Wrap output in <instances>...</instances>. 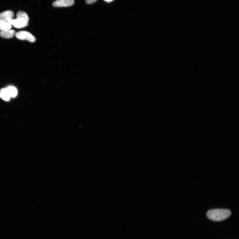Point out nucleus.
Returning a JSON list of instances; mask_svg holds the SVG:
<instances>
[{
	"mask_svg": "<svg viewBox=\"0 0 239 239\" xmlns=\"http://www.w3.org/2000/svg\"><path fill=\"white\" fill-rule=\"evenodd\" d=\"M231 212L228 209H215L209 211L207 213V216L209 219L219 222L228 219L231 216Z\"/></svg>",
	"mask_w": 239,
	"mask_h": 239,
	"instance_id": "obj_1",
	"label": "nucleus"
},
{
	"mask_svg": "<svg viewBox=\"0 0 239 239\" xmlns=\"http://www.w3.org/2000/svg\"><path fill=\"white\" fill-rule=\"evenodd\" d=\"M16 36L19 39L22 40H27L31 43L35 42L36 39L34 36L28 32L21 31L16 33Z\"/></svg>",
	"mask_w": 239,
	"mask_h": 239,
	"instance_id": "obj_2",
	"label": "nucleus"
},
{
	"mask_svg": "<svg viewBox=\"0 0 239 239\" xmlns=\"http://www.w3.org/2000/svg\"><path fill=\"white\" fill-rule=\"evenodd\" d=\"M11 25L17 28H22L27 26L28 21L22 18H17L16 19H12L8 22Z\"/></svg>",
	"mask_w": 239,
	"mask_h": 239,
	"instance_id": "obj_3",
	"label": "nucleus"
},
{
	"mask_svg": "<svg viewBox=\"0 0 239 239\" xmlns=\"http://www.w3.org/2000/svg\"><path fill=\"white\" fill-rule=\"evenodd\" d=\"M74 3V0H57L53 3V5L56 7H67L73 5Z\"/></svg>",
	"mask_w": 239,
	"mask_h": 239,
	"instance_id": "obj_4",
	"label": "nucleus"
},
{
	"mask_svg": "<svg viewBox=\"0 0 239 239\" xmlns=\"http://www.w3.org/2000/svg\"><path fill=\"white\" fill-rule=\"evenodd\" d=\"M14 16L13 12L11 10H7L0 13V21L8 22Z\"/></svg>",
	"mask_w": 239,
	"mask_h": 239,
	"instance_id": "obj_5",
	"label": "nucleus"
},
{
	"mask_svg": "<svg viewBox=\"0 0 239 239\" xmlns=\"http://www.w3.org/2000/svg\"><path fill=\"white\" fill-rule=\"evenodd\" d=\"M16 33V31L14 30L8 29L0 32V36L5 39H10L13 38Z\"/></svg>",
	"mask_w": 239,
	"mask_h": 239,
	"instance_id": "obj_6",
	"label": "nucleus"
},
{
	"mask_svg": "<svg viewBox=\"0 0 239 239\" xmlns=\"http://www.w3.org/2000/svg\"><path fill=\"white\" fill-rule=\"evenodd\" d=\"M0 98L6 101L10 100V97L6 88H2L0 90Z\"/></svg>",
	"mask_w": 239,
	"mask_h": 239,
	"instance_id": "obj_7",
	"label": "nucleus"
},
{
	"mask_svg": "<svg viewBox=\"0 0 239 239\" xmlns=\"http://www.w3.org/2000/svg\"><path fill=\"white\" fill-rule=\"evenodd\" d=\"M6 89H7L10 97H15L17 96L18 93L17 90V89L14 87L13 86H9Z\"/></svg>",
	"mask_w": 239,
	"mask_h": 239,
	"instance_id": "obj_8",
	"label": "nucleus"
},
{
	"mask_svg": "<svg viewBox=\"0 0 239 239\" xmlns=\"http://www.w3.org/2000/svg\"><path fill=\"white\" fill-rule=\"evenodd\" d=\"M12 28V25L8 22L0 21V31H3Z\"/></svg>",
	"mask_w": 239,
	"mask_h": 239,
	"instance_id": "obj_9",
	"label": "nucleus"
},
{
	"mask_svg": "<svg viewBox=\"0 0 239 239\" xmlns=\"http://www.w3.org/2000/svg\"><path fill=\"white\" fill-rule=\"evenodd\" d=\"M17 18H22L25 19L28 21H29L28 15L25 12L23 11H20L18 12L16 15Z\"/></svg>",
	"mask_w": 239,
	"mask_h": 239,
	"instance_id": "obj_10",
	"label": "nucleus"
},
{
	"mask_svg": "<svg viewBox=\"0 0 239 239\" xmlns=\"http://www.w3.org/2000/svg\"><path fill=\"white\" fill-rule=\"evenodd\" d=\"M98 0H86V2L87 4H94Z\"/></svg>",
	"mask_w": 239,
	"mask_h": 239,
	"instance_id": "obj_11",
	"label": "nucleus"
},
{
	"mask_svg": "<svg viewBox=\"0 0 239 239\" xmlns=\"http://www.w3.org/2000/svg\"><path fill=\"white\" fill-rule=\"evenodd\" d=\"M104 1L108 2H109L113 1V0H104Z\"/></svg>",
	"mask_w": 239,
	"mask_h": 239,
	"instance_id": "obj_12",
	"label": "nucleus"
}]
</instances>
